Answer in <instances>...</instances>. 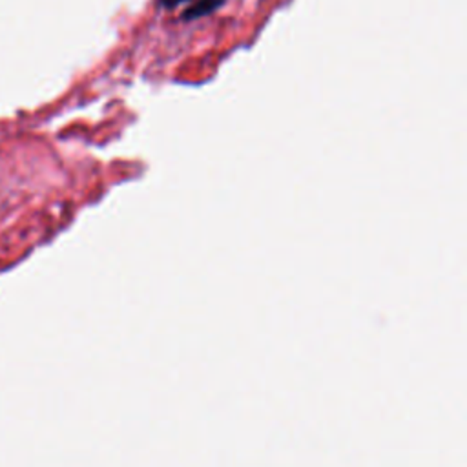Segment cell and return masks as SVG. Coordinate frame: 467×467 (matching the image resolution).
Wrapping results in <instances>:
<instances>
[{
  "mask_svg": "<svg viewBox=\"0 0 467 467\" xmlns=\"http://www.w3.org/2000/svg\"><path fill=\"white\" fill-rule=\"evenodd\" d=\"M224 0H197L190 9H186V13L182 15L186 20H193L199 18L202 15L212 13L215 7H219Z\"/></svg>",
  "mask_w": 467,
  "mask_h": 467,
  "instance_id": "obj_1",
  "label": "cell"
},
{
  "mask_svg": "<svg viewBox=\"0 0 467 467\" xmlns=\"http://www.w3.org/2000/svg\"><path fill=\"white\" fill-rule=\"evenodd\" d=\"M161 2H162V5H166V7H173V5L181 4V2H186V0H161Z\"/></svg>",
  "mask_w": 467,
  "mask_h": 467,
  "instance_id": "obj_2",
  "label": "cell"
}]
</instances>
